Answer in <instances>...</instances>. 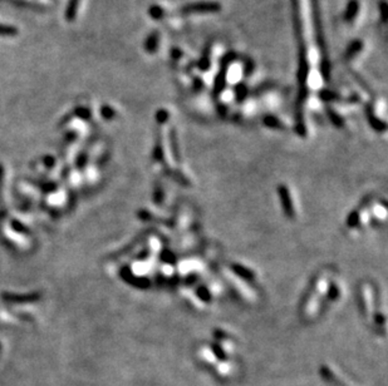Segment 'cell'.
<instances>
[{"instance_id":"3957f363","label":"cell","mask_w":388,"mask_h":386,"mask_svg":"<svg viewBox=\"0 0 388 386\" xmlns=\"http://www.w3.org/2000/svg\"><path fill=\"white\" fill-rule=\"evenodd\" d=\"M74 112H75V116L81 117V118H83V119L90 118V110L86 109V108L78 107V108H75Z\"/></svg>"},{"instance_id":"7a4b0ae2","label":"cell","mask_w":388,"mask_h":386,"mask_svg":"<svg viewBox=\"0 0 388 386\" xmlns=\"http://www.w3.org/2000/svg\"><path fill=\"white\" fill-rule=\"evenodd\" d=\"M19 33L18 28L13 27V25H8V24H1L0 23V36H17Z\"/></svg>"},{"instance_id":"6da1fadb","label":"cell","mask_w":388,"mask_h":386,"mask_svg":"<svg viewBox=\"0 0 388 386\" xmlns=\"http://www.w3.org/2000/svg\"><path fill=\"white\" fill-rule=\"evenodd\" d=\"M79 4H81V0H68L66 10H64V18H66L67 21L72 23V21L75 20L78 9H79Z\"/></svg>"}]
</instances>
